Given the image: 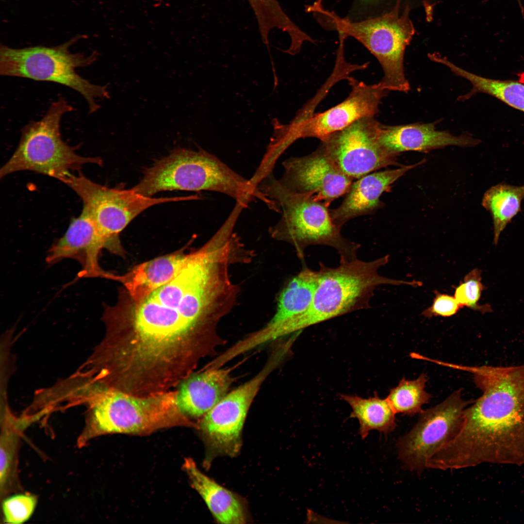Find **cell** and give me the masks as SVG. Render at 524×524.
I'll return each instance as SVG.
<instances>
[{
	"instance_id": "obj_30",
	"label": "cell",
	"mask_w": 524,
	"mask_h": 524,
	"mask_svg": "<svg viewBox=\"0 0 524 524\" xmlns=\"http://www.w3.org/2000/svg\"><path fill=\"white\" fill-rule=\"evenodd\" d=\"M432 305L422 314L427 318L433 316L450 317L455 315L462 307L454 296L435 291Z\"/></svg>"
},
{
	"instance_id": "obj_23",
	"label": "cell",
	"mask_w": 524,
	"mask_h": 524,
	"mask_svg": "<svg viewBox=\"0 0 524 524\" xmlns=\"http://www.w3.org/2000/svg\"><path fill=\"white\" fill-rule=\"evenodd\" d=\"M341 397L352 409L350 417L359 420V434L362 439L372 430L387 434L395 429L396 413L386 398L379 397L376 393L368 398L348 394Z\"/></svg>"
},
{
	"instance_id": "obj_14",
	"label": "cell",
	"mask_w": 524,
	"mask_h": 524,
	"mask_svg": "<svg viewBox=\"0 0 524 524\" xmlns=\"http://www.w3.org/2000/svg\"><path fill=\"white\" fill-rule=\"evenodd\" d=\"M352 90L347 98L329 109L317 114H307L302 110L286 125L287 132L293 142L301 138L323 140L330 134L348 127L365 117H374L387 93L380 82L367 84L349 79Z\"/></svg>"
},
{
	"instance_id": "obj_31",
	"label": "cell",
	"mask_w": 524,
	"mask_h": 524,
	"mask_svg": "<svg viewBox=\"0 0 524 524\" xmlns=\"http://www.w3.org/2000/svg\"><path fill=\"white\" fill-rule=\"evenodd\" d=\"M379 0H360L361 3L364 5H368L377 1Z\"/></svg>"
},
{
	"instance_id": "obj_28",
	"label": "cell",
	"mask_w": 524,
	"mask_h": 524,
	"mask_svg": "<svg viewBox=\"0 0 524 524\" xmlns=\"http://www.w3.org/2000/svg\"><path fill=\"white\" fill-rule=\"evenodd\" d=\"M481 280V270L475 268L469 272L463 281L456 288L454 296L462 308L466 307L482 313L492 311L489 304L478 303L482 293L486 289Z\"/></svg>"
},
{
	"instance_id": "obj_26",
	"label": "cell",
	"mask_w": 524,
	"mask_h": 524,
	"mask_svg": "<svg viewBox=\"0 0 524 524\" xmlns=\"http://www.w3.org/2000/svg\"><path fill=\"white\" fill-rule=\"evenodd\" d=\"M427 380L426 373L414 380L403 377L397 386L390 390L386 399L396 413L413 415L424 411L423 406L431 397L425 390Z\"/></svg>"
},
{
	"instance_id": "obj_32",
	"label": "cell",
	"mask_w": 524,
	"mask_h": 524,
	"mask_svg": "<svg viewBox=\"0 0 524 524\" xmlns=\"http://www.w3.org/2000/svg\"><path fill=\"white\" fill-rule=\"evenodd\" d=\"M517 1H518V4H519V6H520V7L521 8V9L522 13L523 15H524V8H523V7L522 6V4L521 0H517Z\"/></svg>"
},
{
	"instance_id": "obj_8",
	"label": "cell",
	"mask_w": 524,
	"mask_h": 524,
	"mask_svg": "<svg viewBox=\"0 0 524 524\" xmlns=\"http://www.w3.org/2000/svg\"><path fill=\"white\" fill-rule=\"evenodd\" d=\"M80 38L76 36L61 45L50 47L38 46L14 49L1 45L0 74L67 86L82 95L88 104L89 112L94 113L100 107L97 99L108 98L110 96L106 85L93 84L76 72L77 68L91 65L98 57L95 51L85 55L69 50Z\"/></svg>"
},
{
	"instance_id": "obj_21",
	"label": "cell",
	"mask_w": 524,
	"mask_h": 524,
	"mask_svg": "<svg viewBox=\"0 0 524 524\" xmlns=\"http://www.w3.org/2000/svg\"><path fill=\"white\" fill-rule=\"evenodd\" d=\"M183 469L191 486L200 495L218 523H246L244 505L239 497L201 472L191 458L185 459Z\"/></svg>"
},
{
	"instance_id": "obj_12",
	"label": "cell",
	"mask_w": 524,
	"mask_h": 524,
	"mask_svg": "<svg viewBox=\"0 0 524 524\" xmlns=\"http://www.w3.org/2000/svg\"><path fill=\"white\" fill-rule=\"evenodd\" d=\"M381 126L374 117L363 118L321 140L319 146L353 180L388 166L399 165V154L380 142Z\"/></svg>"
},
{
	"instance_id": "obj_18",
	"label": "cell",
	"mask_w": 524,
	"mask_h": 524,
	"mask_svg": "<svg viewBox=\"0 0 524 524\" xmlns=\"http://www.w3.org/2000/svg\"><path fill=\"white\" fill-rule=\"evenodd\" d=\"M222 367L203 368L179 385L177 403L187 416L202 418L229 393L234 379L230 368Z\"/></svg>"
},
{
	"instance_id": "obj_19",
	"label": "cell",
	"mask_w": 524,
	"mask_h": 524,
	"mask_svg": "<svg viewBox=\"0 0 524 524\" xmlns=\"http://www.w3.org/2000/svg\"><path fill=\"white\" fill-rule=\"evenodd\" d=\"M379 139L387 149L398 154L408 151H428L449 146L472 147L480 142L470 135L456 136L446 131H438L434 123L381 124Z\"/></svg>"
},
{
	"instance_id": "obj_13",
	"label": "cell",
	"mask_w": 524,
	"mask_h": 524,
	"mask_svg": "<svg viewBox=\"0 0 524 524\" xmlns=\"http://www.w3.org/2000/svg\"><path fill=\"white\" fill-rule=\"evenodd\" d=\"M291 345L287 341L275 345L257 374L229 392L204 415L201 426L213 441L225 445H233L241 441L243 426L252 401L265 380L283 361Z\"/></svg>"
},
{
	"instance_id": "obj_20",
	"label": "cell",
	"mask_w": 524,
	"mask_h": 524,
	"mask_svg": "<svg viewBox=\"0 0 524 524\" xmlns=\"http://www.w3.org/2000/svg\"><path fill=\"white\" fill-rule=\"evenodd\" d=\"M191 252H175L135 266L120 280L131 301L138 303L174 278L187 262Z\"/></svg>"
},
{
	"instance_id": "obj_22",
	"label": "cell",
	"mask_w": 524,
	"mask_h": 524,
	"mask_svg": "<svg viewBox=\"0 0 524 524\" xmlns=\"http://www.w3.org/2000/svg\"><path fill=\"white\" fill-rule=\"evenodd\" d=\"M318 271L305 268L288 282L280 293L276 313L265 326L271 327L306 311L318 285Z\"/></svg>"
},
{
	"instance_id": "obj_9",
	"label": "cell",
	"mask_w": 524,
	"mask_h": 524,
	"mask_svg": "<svg viewBox=\"0 0 524 524\" xmlns=\"http://www.w3.org/2000/svg\"><path fill=\"white\" fill-rule=\"evenodd\" d=\"M400 5L398 0L389 12L358 22L322 9L319 11L339 34L356 39L375 56L384 72L380 82L386 90L407 93L410 86L404 73V52L415 29L409 17L410 8L407 5L400 15Z\"/></svg>"
},
{
	"instance_id": "obj_4",
	"label": "cell",
	"mask_w": 524,
	"mask_h": 524,
	"mask_svg": "<svg viewBox=\"0 0 524 524\" xmlns=\"http://www.w3.org/2000/svg\"><path fill=\"white\" fill-rule=\"evenodd\" d=\"M389 258L387 255L370 262L357 258L340 260V265L335 268L320 263L318 285L309 308L274 327L273 336L280 338L309 326L368 308L370 299L378 285H419L418 281L395 280L380 276L378 270L388 262Z\"/></svg>"
},
{
	"instance_id": "obj_17",
	"label": "cell",
	"mask_w": 524,
	"mask_h": 524,
	"mask_svg": "<svg viewBox=\"0 0 524 524\" xmlns=\"http://www.w3.org/2000/svg\"><path fill=\"white\" fill-rule=\"evenodd\" d=\"M424 163V160L394 169L370 173L353 181L342 203L329 209L334 223L339 228L349 220L360 216L373 214L383 206L380 198L389 191L392 185L409 170Z\"/></svg>"
},
{
	"instance_id": "obj_7",
	"label": "cell",
	"mask_w": 524,
	"mask_h": 524,
	"mask_svg": "<svg viewBox=\"0 0 524 524\" xmlns=\"http://www.w3.org/2000/svg\"><path fill=\"white\" fill-rule=\"evenodd\" d=\"M73 110L66 99L60 97L50 105L41 119L26 125L15 151L0 169V178L17 171L28 170L62 181L70 171H80L85 164L101 165L100 158L81 156L76 153L75 147L63 140L61 119Z\"/></svg>"
},
{
	"instance_id": "obj_10",
	"label": "cell",
	"mask_w": 524,
	"mask_h": 524,
	"mask_svg": "<svg viewBox=\"0 0 524 524\" xmlns=\"http://www.w3.org/2000/svg\"><path fill=\"white\" fill-rule=\"evenodd\" d=\"M71 188L83 202L82 213L90 218L102 232L121 246L120 232L146 209L163 203L198 199L197 196L153 198L132 188H110L95 183L80 171L78 176L68 174L62 181Z\"/></svg>"
},
{
	"instance_id": "obj_11",
	"label": "cell",
	"mask_w": 524,
	"mask_h": 524,
	"mask_svg": "<svg viewBox=\"0 0 524 524\" xmlns=\"http://www.w3.org/2000/svg\"><path fill=\"white\" fill-rule=\"evenodd\" d=\"M475 400L462 398L461 389L435 407L424 410L418 422L397 443L398 458L411 471L426 468L428 460L458 431L464 410Z\"/></svg>"
},
{
	"instance_id": "obj_3",
	"label": "cell",
	"mask_w": 524,
	"mask_h": 524,
	"mask_svg": "<svg viewBox=\"0 0 524 524\" xmlns=\"http://www.w3.org/2000/svg\"><path fill=\"white\" fill-rule=\"evenodd\" d=\"M177 390L138 396L106 387L94 381L83 404L87 407L80 446L91 439L111 433L146 434L174 426L197 427L180 408Z\"/></svg>"
},
{
	"instance_id": "obj_24",
	"label": "cell",
	"mask_w": 524,
	"mask_h": 524,
	"mask_svg": "<svg viewBox=\"0 0 524 524\" xmlns=\"http://www.w3.org/2000/svg\"><path fill=\"white\" fill-rule=\"evenodd\" d=\"M443 64L456 75L467 80L472 85L471 90L460 97L459 100H466L476 93H484L524 113V83L514 80H500L483 77L457 66L447 59L443 61Z\"/></svg>"
},
{
	"instance_id": "obj_6",
	"label": "cell",
	"mask_w": 524,
	"mask_h": 524,
	"mask_svg": "<svg viewBox=\"0 0 524 524\" xmlns=\"http://www.w3.org/2000/svg\"><path fill=\"white\" fill-rule=\"evenodd\" d=\"M257 188L275 203L281 213L279 220L269 228L270 236L293 246L300 259L304 258L305 249L312 245L336 249L340 260L357 259L360 245L342 236L326 204L308 195L288 189L273 172L264 177Z\"/></svg>"
},
{
	"instance_id": "obj_25",
	"label": "cell",
	"mask_w": 524,
	"mask_h": 524,
	"mask_svg": "<svg viewBox=\"0 0 524 524\" xmlns=\"http://www.w3.org/2000/svg\"><path fill=\"white\" fill-rule=\"evenodd\" d=\"M524 198V185L499 184L485 193L482 204L492 216L494 245L497 244L500 235L507 225L521 211Z\"/></svg>"
},
{
	"instance_id": "obj_1",
	"label": "cell",
	"mask_w": 524,
	"mask_h": 524,
	"mask_svg": "<svg viewBox=\"0 0 524 524\" xmlns=\"http://www.w3.org/2000/svg\"><path fill=\"white\" fill-rule=\"evenodd\" d=\"M236 263L225 244L210 239L191 252L180 272L141 301L117 311L127 346L148 362L174 365L216 354L226 341L217 332L221 319L237 303L239 286L229 268Z\"/></svg>"
},
{
	"instance_id": "obj_29",
	"label": "cell",
	"mask_w": 524,
	"mask_h": 524,
	"mask_svg": "<svg viewBox=\"0 0 524 524\" xmlns=\"http://www.w3.org/2000/svg\"><path fill=\"white\" fill-rule=\"evenodd\" d=\"M37 497L28 493L13 495L4 499L2 504L3 520L5 523L23 524L33 514Z\"/></svg>"
},
{
	"instance_id": "obj_2",
	"label": "cell",
	"mask_w": 524,
	"mask_h": 524,
	"mask_svg": "<svg viewBox=\"0 0 524 524\" xmlns=\"http://www.w3.org/2000/svg\"><path fill=\"white\" fill-rule=\"evenodd\" d=\"M454 368L473 374L482 394L463 413L460 432L482 455L511 458L524 452V365Z\"/></svg>"
},
{
	"instance_id": "obj_27",
	"label": "cell",
	"mask_w": 524,
	"mask_h": 524,
	"mask_svg": "<svg viewBox=\"0 0 524 524\" xmlns=\"http://www.w3.org/2000/svg\"><path fill=\"white\" fill-rule=\"evenodd\" d=\"M5 423L7 426L4 424L0 439V469L1 493L4 495L10 489L13 479L16 478V456L19 436L14 426L10 428L8 423Z\"/></svg>"
},
{
	"instance_id": "obj_16",
	"label": "cell",
	"mask_w": 524,
	"mask_h": 524,
	"mask_svg": "<svg viewBox=\"0 0 524 524\" xmlns=\"http://www.w3.org/2000/svg\"><path fill=\"white\" fill-rule=\"evenodd\" d=\"M103 248L115 254L122 253L121 246L108 238L95 222L82 212L72 219L66 233L51 246L46 261L49 264H53L65 259H73L82 265V277L119 281L121 276L108 273L100 267L98 258Z\"/></svg>"
},
{
	"instance_id": "obj_15",
	"label": "cell",
	"mask_w": 524,
	"mask_h": 524,
	"mask_svg": "<svg viewBox=\"0 0 524 524\" xmlns=\"http://www.w3.org/2000/svg\"><path fill=\"white\" fill-rule=\"evenodd\" d=\"M282 165L284 172L279 180L284 187L308 195L328 206L344 195L354 180L337 166L320 146L309 155L286 159Z\"/></svg>"
},
{
	"instance_id": "obj_5",
	"label": "cell",
	"mask_w": 524,
	"mask_h": 524,
	"mask_svg": "<svg viewBox=\"0 0 524 524\" xmlns=\"http://www.w3.org/2000/svg\"><path fill=\"white\" fill-rule=\"evenodd\" d=\"M144 174L132 189L145 196L164 191L206 190L226 195L246 207L256 198L268 202L249 180L201 148H176L145 170Z\"/></svg>"
}]
</instances>
